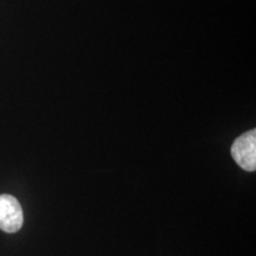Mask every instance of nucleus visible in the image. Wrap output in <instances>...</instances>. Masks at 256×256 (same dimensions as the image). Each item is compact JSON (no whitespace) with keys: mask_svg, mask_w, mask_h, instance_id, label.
Instances as JSON below:
<instances>
[{"mask_svg":"<svg viewBox=\"0 0 256 256\" xmlns=\"http://www.w3.org/2000/svg\"><path fill=\"white\" fill-rule=\"evenodd\" d=\"M232 156L240 168L248 172L256 170V130L240 136L232 146Z\"/></svg>","mask_w":256,"mask_h":256,"instance_id":"f257e3e1","label":"nucleus"},{"mask_svg":"<svg viewBox=\"0 0 256 256\" xmlns=\"http://www.w3.org/2000/svg\"><path fill=\"white\" fill-rule=\"evenodd\" d=\"M24 222L23 209L17 198L11 194H0V230L17 232Z\"/></svg>","mask_w":256,"mask_h":256,"instance_id":"f03ea898","label":"nucleus"}]
</instances>
